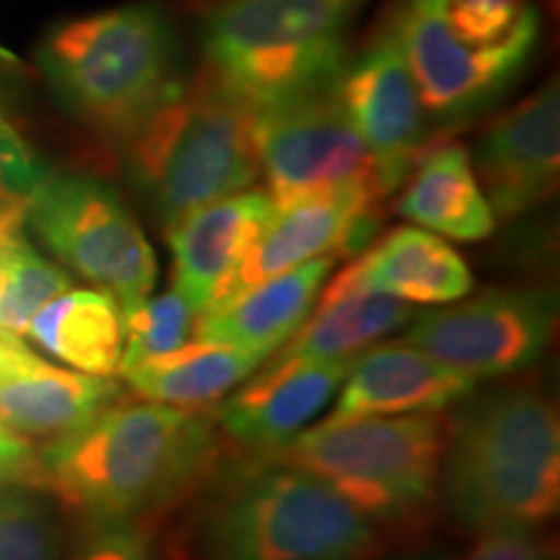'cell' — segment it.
Returning a JSON list of instances; mask_svg holds the SVG:
<instances>
[{
    "mask_svg": "<svg viewBox=\"0 0 560 560\" xmlns=\"http://www.w3.org/2000/svg\"><path fill=\"white\" fill-rule=\"evenodd\" d=\"M213 431V418L192 408L115 400L37 450V486L89 520H143L210 472Z\"/></svg>",
    "mask_w": 560,
    "mask_h": 560,
    "instance_id": "cell-1",
    "label": "cell"
},
{
    "mask_svg": "<svg viewBox=\"0 0 560 560\" xmlns=\"http://www.w3.org/2000/svg\"><path fill=\"white\" fill-rule=\"evenodd\" d=\"M444 425L436 499L465 532L540 527L560 503V420L542 392L501 384L457 402Z\"/></svg>",
    "mask_w": 560,
    "mask_h": 560,
    "instance_id": "cell-2",
    "label": "cell"
},
{
    "mask_svg": "<svg viewBox=\"0 0 560 560\" xmlns=\"http://www.w3.org/2000/svg\"><path fill=\"white\" fill-rule=\"evenodd\" d=\"M37 66L68 117L122 145L179 89V42L156 3L68 21L42 39Z\"/></svg>",
    "mask_w": 560,
    "mask_h": 560,
    "instance_id": "cell-3",
    "label": "cell"
},
{
    "mask_svg": "<svg viewBox=\"0 0 560 560\" xmlns=\"http://www.w3.org/2000/svg\"><path fill=\"white\" fill-rule=\"evenodd\" d=\"M120 149L132 190L164 231L260 177L255 109L208 68L182 81Z\"/></svg>",
    "mask_w": 560,
    "mask_h": 560,
    "instance_id": "cell-4",
    "label": "cell"
},
{
    "mask_svg": "<svg viewBox=\"0 0 560 560\" xmlns=\"http://www.w3.org/2000/svg\"><path fill=\"white\" fill-rule=\"evenodd\" d=\"M195 540L202 560H366L380 535L314 475L262 457L215 480Z\"/></svg>",
    "mask_w": 560,
    "mask_h": 560,
    "instance_id": "cell-5",
    "label": "cell"
},
{
    "mask_svg": "<svg viewBox=\"0 0 560 560\" xmlns=\"http://www.w3.org/2000/svg\"><path fill=\"white\" fill-rule=\"evenodd\" d=\"M369 0H210L202 68L252 109L332 89L348 34Z\"/></svg>",
    "mask_w": 560,
    "mask_h": 560,
    "instance_id": "cell-6",
    "label": "cell"
},
{
    "mask_svg": "<svg viewBox=\"0 0 560 560\" xmlns=\"http://www.w3.org/2000/svg\"><path fill=\"white\" fill-rule=\"evenodd\" d=\"M387 24L425 115L446 128L499 100L540 37L529 0H400Z\"/></svg>",
    "mask_w": 560,
    "mask_h": 560,
    "instance_id": "cell-7",
    "label": "cell"
},
{
    "mask_svg": "<svg viewBox=\"0 0 560 560\" xmlns=\"http://www.w3.org/2000/svg\"><path fill=\"white\" fill-rule=\"evenodd\" d=\"M441 446L433 412L330 416L262 457L314 475L374 524H400L436 501Z\"/></svg>",
    "mask_w": 560,
    "mask_h": 560,
    "instance_id": "cell-8",
    "label": "cell"
},
{
    "mask_svg": "<svg viewBox=\"0 0 560 560\" xmlns=\"http://www.w3.org/2000/svg\"><path fill=\"white\" fill-rule=\"evenodd\" d=\"M24 219L60 268L107 291L122 312L156 289V252L122 195L104 179L47 170L26 195Z\"/></svg>",
    "mask_w": 560,
    "mask_h": 560,
    "instance_id": "cell-9",
    "label": "cell"
},
{
    "mask_svg": "<svg viewBox=\"0 0 560 560\" xmlns=\"http://www.w3.org/2000/svg\"><path fill=\"white\" fill-rule=\"evenodd\" d=\"M556 327L558 304L550 289H493L423 314L405 342L480 382L535 366Z\"/></svg>",
    "mask_w": 560,
    "mask_h": 560,
    "instance_id": "cell-10",
    "label": "cell"
},
{
    "mask_svg": "<svg viewBox=\"0 0 560 560\" xmlns=\"http://www.w3.org/2000/svg\"><path fill=\"white\" fill-rule=\"evenodd\" d=\"M255 145L276 208L350 182H376L374 159L332 89L255 109Z\"/></svg>",
    "mask_w": 560,
    "mask_h": 560,
    "instance_id": "cell-11",
    "label": "cell"
},
{
    "mask_svg": "<svg viewBox=\"0 0 560 560\" xmlns=\"http://www.w3.org/2000/svg\"><path fill=\"white\" fill-rule=\"evenodd\" d=\"M332 94L374 159L382 192H395L429 145V115L387 21L342 66Z\"/></svg>",
    "mask_w": 560,
    "mask_h": 560,
    "instance_id": "cell-12",
    "label": "cell"
},
{
    "mask_svg": "<svg viewBox=\"0 0 560 560\" xmlns=\"http://www.w3.org/2000/svg\"><path fill=\"white\" fill-rule=\"evenodd\" d=\"M384 198L376 182H350L276 208L268 229L231 272L213 306L317 257L359 255L380 229Z\"/></svg>",
    "mask_w": 560,
    "mask_h": 560,
    "instance_id": "cell-13",
    "label": "cell"
},
{
    "mask_svg": "<svg viewBox=\"0 0 560 560\" xmlns=\"http://www.w3.org/2000/svg\"><path fill=\"white\" fill-rule=\"evenodd\" d=\"M470 159L493 219H516L548 202L560 177L558 81L493 117Z\"/></svg>",
    "mask_w": 560,
    "mask_h": 560,
    "instance_id": "cell-14",
    "label": "cell"
},
{
    "mask_svg": "<svg viewBox=\"0 0 560 560\" xmlns=\"http://www.w3.org/2000/svg\"><path fill=\"white\" fill-rule=\"evenodd\" d=\"M355 359H270L255 380L229 392L213 418L231 441L270 454L312 425L346 382Z\"/></svg>",
    "mask_w": 560,
    "mask_h": 560,
    "instance_id": "cell-15",
    "label": "cell"
},
{
    "mask_svg": "<svg viewBox=\"0 0 560 560\" xmlns=\"http://www.w3.org/2000/svg\"><path fill=\"white\" fill-rule=\"evenodd\" d=\"M276 215L268 192L242 190L200 206L164 231L172 249L174 289L198 314L215 304L231 272Z\"/></svg>",
    "mask_w": 560,
    "mask_h": 560,
    "instance_id": "cell-16",
    "label": "cell"
},
{
    "mask_svg": "<svg viewBox=\"0 0 560 560\" xmlns=\"http://www.w3.org/2000/svg\"><path fill=\"white\" fill-rule=\"evenodd\" d=\"M120 397L109 376H91L42 361L24 340L0 350V423L32 441H55Z\"/></svg>",
    "mask_w": 560,
    "mask_h": 560,
    "instance_id": "cell-17",
    "label": "cell"
},
{
    "mask_svg": "<svg viewBox=\"0 0 560 560\" xmlns=\"http://www.w3.org/2000/svg\"><path fill=\"white\" fill-rule=\"evenodd\" d=\"M478 382L410 342L361 350L338 389L332 418L420 416L465 400Z\"/></svg>",
    "mask_w": 560,
    "mask_h": 560,
    "instance_id": "cell-18",
    "label": "cell"
},
{
    "mask_svg": "<svg viewBox=\"0 0 560 560\" xmlns=\"http://www.w3.org/2000/svg\"><path fill=\"white\" fill-rule=\"evenodd\" d=\"M319 291L312 312L283 348L276 350V359H355L361 350L416 317L408 301L363 289L353 262L338 276H327V285Z\"/></svg>",
    "mask_w": 560,
    "mask_h": 560,
    "instance_id": "cell-19",
    "label": "cell"
},
{
    "mask_svg": "<svg viewBox=\"0 0 560 560\" xmlns=\"http://www.w3.org/2000/svg\"><path fill=\"white\" fill-rule=\"evenodd\" d=\"M332 265L335 257H317L202 312L195 325V340L255 350L268 359L312 312Z\"/></svg>",
    "mask_w": 560,
    "mask_h": 560,
    "instance_id": "cell-20",
    "label": "cell"
},
{
    "mask_svg": "<svg viewBox=\"0 0 560 560\" xmlns=\"http://www.w3.org/2000/svg\"><path fill=\"white\" fill-rule=\"evenodd\" d=\"M402 185L397 213L431 234L480 242L495 226L493 210L475 177L470 151L462 143L439 140L425 145Z\"/></svg>",
    "mask_w": 560,
    "mask_h": 560,
    "instance_id": "cell-21",
    "label": "cell"
},
{
    "mask_svg": "<svg viewBox=\"0 0 560 560\" xmlns=\"http://www.w3.org/2000/svg\"><path fill=\"white\" fill-rule=\"evenodd\" d=\"M363 289L408 304H454L472 291V272L439 234L400 226L353 257Z\"/></svg>",
    "mask_w": 560,
    "mask_h": 560,
    "instance_id": "cell-22",
    "label": "cell"
},
{
    "mask_svg": "<svg viewBox=\"0 0 560 560\" xmlns=\"http://www.w3.org/2000/svg\"><path fill=\"white\" fill-rule=\"evenodd\" d=\"M26 338L73 371L91 376L120 374L122 310L102 289H66L26 325Z\"/></svg>",
    "mask_w": 560,
    "mask_h": 560,
    "instance_id": "cell-23",
    "label": "cell"
},
{
    "mask_svg": "<svg viewBox=\"0 0 560 560\" xmlns=\"http://www.w3.org/2000/svg\"><path fill=\"white\" fill-rule=\"evenodd\" d=\"M262 361L265 355L255 350L190 340L172 353L125 369L122 376L143 400L198 408L226 397Z\"/></svg>",
    "mask_w": 560,
    "mask_h": 560,
    "instance_id": "cell-24",
    "label": "cell"
},
{
    "mask_svg": "<svg viewBox=\"0 0 560 560\" xmlns=\"http://www.w3.org/2000/svg\"><path fill=\"white\" fill-rule=\"evenodd\" d=\"M70 289V276L32 242L24 202H0V340H24L47 301Z\"/></svg>",
    "mask_w": 560,
    "mask_h": 560,
    "instance_id": "cell-25",
    "label": "cell"
},
{
    "mask_svg": "<svg viewBox=\"0 0 560 560\" xmlns=\"http://www.w3.org/2000/svg\"><path fill=\"white\" fill-rule=\"evenodd\" d=\"M62 527L52 495L0 482V560H60Z\"/></svg>",
    "mask_w": 560,
    "mask_h": 560,
    "instance_id": "cell-26",
    "label": "cell"
},
{
    "mask_svg": "<svg viewBox=\"0 0 560 560\" xmlns=\"http://www.w3.org/2000/svg\"><path fill=\"white\" fill-rule=\"evenodd\" d=\"M200 314L192 310L190 301L174 289L161 296H149L140 304L122 312V363L125 369L136 366L140 361L156 359V355L172 353L187 346L195 338V325Z\"/></svg>",
    "mask_w": 560,
    "mask_h": 560,
    "instance_id": "cell-27",
    "label": "cell"
},
{
    "mask_svg": "<svg viewBox=\"0 0 560 560\" xmlns=\"http://www.w3.org/2000/svg\"><path fill=\"white\" fill-rule=\"evenodd\" d=\"M70 560H156V545L143 520H89Z\"/></svg>",
    "mask_w": 560,
    "mask_h": 560,
    "instance_id": "cell-28",
    "label": "cell"
},
{
    "mask_svg": "<svg viewBox=\"0 0 560 560\" xmlns=\"http://www.w3.org/2000/svg\"><path fill=\"white\" fill-rule=\"evenodd\" d=\"M467 560H550V542L529 524H506L480 532Z\"/></svg>",
    "mask_w": 560,
    "mask_h": 560,
    "instance_id": "cell-29",
    "label": "cell"
},
{
    "mask_svg": "<svg viewBox=\"0 0 560 560\" xmlns=\"http://www.w3.org/2000/svg\"><path fill=\"white\" fill-rule=\"evenodd\" d=\"M47 166L26 140L0 138V202H24Z\"/></svg>",
    "mask_w": 560,
    "mask_h": 560,
    "instance_id": "cell-30",
    "label": "cell"
},
{
    "mask_svg": "<svg viewBox=\"0 0 560 560\" xmlns=\"http://www.w3.org/2000/svg\"><path fill=\"white\" fill-rule=\"evenodd\" d=\"M37 450L0 423V482L37 486Z\"/></svg>",
    "mask_w": 560,
    "mask_h": 560,
    "instance_id": "cell-31",
    "label": "cell"
},
{
    "mask_svg": "<svg viewBox=\"0 0 560 560\" xmlns=\"http://www.w3.org/2000/svg\"><path fill=\"white\" fill-rule=\"evenodd\" d=\"M16 68L19 62L11 58V52H5L3 47H0V138L26 140L24 132L19 130L16 120H13V112L9 107V79Z\"/></svg>",
    "mask_w": 560,
    "mask_h": 560,
    "instance_id": "cell-32",
    "label": "cell"
},
{
    "mask_svg": "<svg viewBox=\"0 0 560 560\" xmlns=\"http://www.w3.org/2000/svg\"><path fill=\"white\" fill-rule=\"evenodd\" d=\"M395 560H454V558L439 550H420V552H408V556H400Z\"/></svg>",
    "mask_w": 560,
    "mask_h": 560,
    "instance_id": "cell-33",
    "label": "cell"
},
{
    "mask_svg": "<svg viewBox=\"0 0 560 560\" xmlns=\"http://www.w3.org/2000/svg\"><path fill=\"white\" fill-rule=\"evenodd\" d=\"M9 342H19V340H0V350H3L5 346H9Z\"/></svg>",
    "mask_w": 560,
    "mask_h": 560,
    "instance_id": "cell-34",
    "label": "cell"
}]
</instances>
